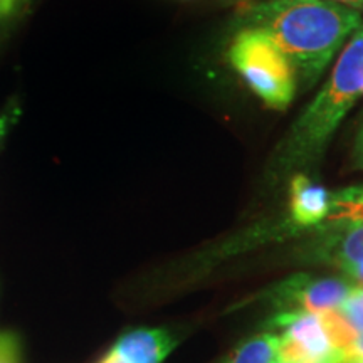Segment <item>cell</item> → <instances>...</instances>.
<instances>
[{"mask_svg": "<svg viewBox=\"0 0 363 363\" xmlns=\"http://www.w3.org/2000/svg\"><path fill=\"white\" fill-rule=\"evenodd\" d=\"M244 24L266 34L311 86L362 17L328 0H269L249 9Z\"/></svg>", "mask_w": 363, "mask_h": 363, "instance_id": "6da1fadb", "label": "cell"}, {"mask_svg": "<svg viewBox=\"0 0 363 363\" xmlns=\"http://www.w3.org/2000/svg\"><path fill=\"white\" fill-rule=\"evenodd\" d=\"M363 94V27L345 48L330 79L293 125L274 155L276 170L288 174L321 157L333 131Z\"/></svg>", "mask_w": 363, "mask_h": 363, "instance_id": "7a4b0ae2", "label": "cell"}, {"mask_svg": "<svg viewBox=\"0 0 363 363\" xmlns=\"http://www.w3.org/2000/svg\"><path fill=\"white\" fill-rule=\"evenodd\" d=\"M229 61L252 93L274 110H286L296 91L294 67L266 34L244 27L229 49Z\"/></svg>", "mask_w": 363, "mask_h": 363, "instance_id": "3957f363", "label": "cell"}, {"mask_svg": "<svg viewBox=\"0 0 363 363\" xmlns=\"http://www.w3.org/2000/svg\"><path fill=\"white\" fill-rule=\"evenodd\" d=\"M353 286L345 279L294 274L271 289L267 298L281 313H321L338 310Z\"/></svg>", "mask_w": 363, "mask_h": 363, "instance_id": "277c9868", "label": "cell"}, {"mask_svg": "<svg viewBox=\"0 0 363 363\" xmlns=\"http://www.w3.org/2000/svg\"><path fill=\"white\" fill-rule=\"evenodd\" d=\"M308 259L323 261L338 266L355 264L363 261V224L362 222H328L308 249Z\"/></svg>", "mask_w": 363, "mask_h": 363, "instance_id": "5b68a950", "label": "cell"}, {"mask_svg": "<svg viewBox=\"0 0 363 363\" xmlns=\"http://www.w3.org/2000/svg\"><path fill=\"white\" fill-rule=\"evenodd\" d=\"M289 211L296 227H313L328 219L331 194L313 184L306 175L296 174L289 185Z\"/></svg>", "mask_w": 363, "mask_h": 363, "instance_id": "8992f818", "label": "cell"}, {"mask_svg": "<svg viewBox=\"0 0 363 363\" xmlns=\"http://www.w3.org/2000/svg\"><path fill=\"white\" fill-rule=\"evenodd\" d=\"M175 342L162 328H138L116 340L113 348L128 363H162Z\"/></svg>", "mask_w": 363, "mask_h": 363, "instance_id": "52a82bcc", "label": "cell"}, {"mask_svg": "<svg viewBox=\"0 0 363 363\" xmlns=\"http://www.w3.org/2000/svg\"><path fill=\"white\" fill-rule=\"evenodd\" d=\"M278 335H257L235 347L219 363H278Z\"/></svg>", "mask_w": 363, "mask_h": 363, "instance_id": "ba28073f", "label": "cell"}, {"mask_svg": "<svg viewBox=\"0 0 363 363\" xmlns=\"http://www.w3.org/2000/svg\"><path fill=\"white\" fill-rule=\"evenodd\" d=\"M330 222H362L363 224V187H350L331 195Z\"/></svg>", "mask_w": 363, "mask_h": 363, "instance_id": "9c48e42d", "label": "cell"}, {"mask_svg": "<svg viewBox=\"0 0 363 363\" xmlns=\"http://www.w3.org/2000/svg\"><path fill=\"white\" fill-rule=\"evenodd\" d=\"M320 315L321 325L328 335L330 343L333 345V348L337 350L348 353L353 348V343L357 340V331L353 330V326L348 323V320L342 315L340 310H328L318 313Z\"/></svg>", "mask_w": 363, "mask_h": 363, "instance_id": "30bf717a", "label": "cell"}, {"mask_svg": "<svg viewBox=\"0 0 363 363\" xmlns=\"http://www.w3.org/2000/svg\"><path fill=\"white\" fill-rule=\"evenodd\" d=\"M338 310L342 311V315L347 318L348 323L353 326L357 333H363V305L355 291V286H353L350 296L345 299V303Z\"/></svg>", "mask_w": 363, "mask_h": 363, "instance_id": "8fae6325", "label": "cell"}, {"mask_svg": "<svg viewBox=\"0 0 363 363\" xmlns=\"http://www.w3.org/2000/svg\"><path fill=\"white\" fill-rule=\"evenodd\" d=\"M0 363H21V343L9 331H0Z\"/></svg>", "mask_w": 363, "mask_h": 363, "instance_id": "7c38bea8", "label": "cell"}, {"mask_svg": "<svg viewBox=\"0 0 363 363\" xmlns=\"http://www.w3.org/2000/svg\"><path fill=\"white\" fill-rule=\"evenodd\" d=\"M342 271H343L345 274H347L350 279L358 281V283L363 284V261L355 262V264H350V266H345Z\"/></svg>", "mask_w": 363, "mask_h": 363, "instance_id": "4fadbf2b", "label": "cell"}, {"mask_svg": "<svg viewBox=\"0 0 363 363\" xmlns=\"http://www.w3.org/2000/svg\"><path fill=\"white\" fill-rule=\"evenodd\" d=\"M98 363H128L125 360L123 357L120 355V353H118L115 348H110V352L108 353H104V357L101 358V360H99Z\"/></svg>", "mask_w": 363, "mask_h": 363, "instance_id": "5bb4252c", "label": "cell"}, {"mask_svg": "<svg viewBox=\"0 0 363 363\" xmlns=\"http://www.w3.org/2000/svg\"><path fill=\"white\" fill-rule=\"evenodd\" d=\"M17 6V0H0V19L11 16Z\"/></svg>", "mask_w": 363, "mask_h": 363, "instance_id": "9a60e30c", "label": "cell"}, {"mask_svg": "<svg viewBox=\"0 0 363 363\" xmlns=\"http://www.w3.org/2000/svg\"><path fill=\"white\" fill-rule=\"evenodd\" d=\"M9 123H11V115L0 116V140H2V136L6 135V131L9 128Z\"/></svg>", "mask_w": 363, "mask_h": 363, "instance_id": "2e32d148", "label": "cell"}, {"mask_svg": "<svg viewBox=\"0 0 363 363\" xmlns=\"http://www.w3.org/2000/svg\"><path fill=\"white\" fill-rule=\"evenodd\" d=\"M342 363H363V357H358V355H355V353L348 352L343 355Z\"/></svg>", "mask_w": 363, "mask_h": 363, "instance_id": "e0dca14e", "label": "cell"}, {"mask_svg": "<svg viewBox=\"0 0 363 363\" xmlns=\"http://www.w3.org/2000/svg\"><path fill=\"white\" fill-rule=\"evenodd\" d=\"M358 160H360L362 167H363V126H362V131H360V136H358Z\"/></svg>", "mask_w": 363, "mask_h": 363, "instance_id": "ac0fdd59", "label": "cell"}, {"mask_svg": "<svg viewBox=\"0 0 363 363\" xmlns=\"http://www.w3.org/2000/svg\"><path fill=\"white\" fill-rule=\"evenodd\" d=\"M338 2L350 4V6H355V7H363V0H338Z\"/></svg>", "mask_w": 363, "mask_h": 363, "instance_id": "d6986e66", "label": "cell"}, {"mask_svg": "<svg viewBox=\"0 0 363 363\" xmlns=\"http://www.w3.org/2000/svg\"><path fill=\"white\" fill-rule=\"evenodd\" d=\"M355 291L358 294V298H360L362 305H363V286H355Z\"/></svg>", "mask_w": 363, "mask_h": 363, "instance_id": "ffe728a7", "label": "cell"}]
</instances>
